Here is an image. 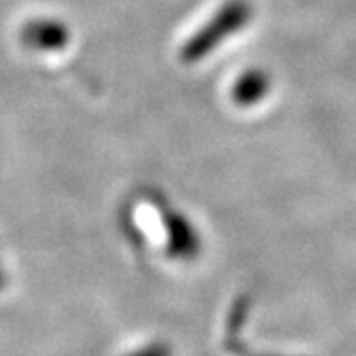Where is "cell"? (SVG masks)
<instances>
[{
  "label": "cell",
  "instance_id": "cell-1",
  "mask_svg": "<svg viewBox=\"0 0 356 356\" xmlns=\"http://www.w3.org/2000/svg\"><path fill=\"white\" fill-rule=\"evenodd\" d=\"M248 20V6L243 2H238V4H232L228 8V14H224L222 18H216L214 24H212V32H206L202 30L196 38L188 42L184 46V51H182V58L186 62H194L198 60L200 56H204L206 51H210L212 44L220 38H226V30H234L236 26L240 28Z\"/></svg>",
  "mask_w": 356,
  "mask_h": 356
},
{
  "label": "cell",
  "instance_id": "cell-2",
  "mask_svg": "<svg viewBox=\"0 0 356 356\" xmlns=\"http://www.w3.org/2000/svg\"><path fill=\"white\" fill-rule=\"evenodd\" d=\"M70 42V28L54 18L30 20L22 28V44L30 50L56 51Z\"/></svg>",
  "mask_w": 356,
  "mask_h": 356
},
{
  "label": "cell",
  "instance_id": "cell-3",
  "mask_svg": "<svg viewBox=\"0 0 356 356\" xmlns=\"http://www.w3.org/2000/svg\"><path fill=\"white\" fill-rule=\"evenodd\" d=\"M4 281H6V277H4V269H2V264H0V289L4 287Z\"/></svg>",
  "mask_w": 356,
  "mask_h": 356
}]
</instances>
